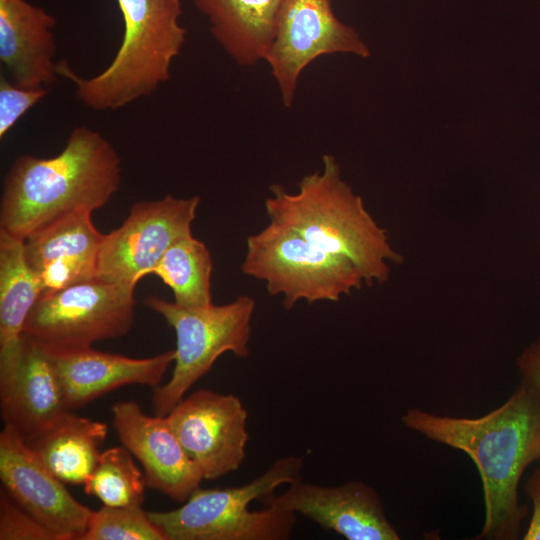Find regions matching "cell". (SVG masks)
Masks as SVG:
<instances>
[{
  "instance_id": "3",
  "label": "cell",
  "mask_w": 540,
  "mask_h": 540,
  "mask_svg": "<svg viewBox=\"0 0 540 540\" xmlns=\"http://www.w3.org/2000/svg\"><path fill=\"white\" fill-rule=\"evenodd\" d=\"M322 169L305 175L295 193L270 186L265 200L270 222L289 227L316 247L350 260L368 283L388 279L389 261L399 255L360 196L342 179L336 159L322 157Z\"/></svg>"
},
{
  "instance_id": "24",
  "label": "cell",
  "mask_w": 540,
  "mask_h": 540,
  "mask_svg": "<svg viewBox=\"0 0 540 540\" xmlns=\"http://www.w3.org/2000/svg\"><path fill=\"white\" fill-rule=\"evenodd\" d=\"M80 540H167V537L141 505H103L92 511Z\"/></svg>"
},
{
  "instance_id": "10",
  "label": "cell",
  "mask_w": 540,
  "mask_h": 540,
  "mask_svg": "<svg viewBox=\"0 0 540 540\" xmlns=\"http://www.w3.org/2000/svg\"><path fill=\"white\" fill-rule=\"evenodd\" d=\"M336 53L367 57L370 51L357 31L336 17L331 0H284L264 61L286 108L294 103L305 68Z\"/></svg>"
},
{
  "instance_id": "9",
  "label": "cell",
  "mask_w": 540,
  "mask_h": 540,
  "mask_svg": "<svg viewBox=\"0 0 540 540\" xmlns=\"http://www.w3.org/2000/svg\"><path fill=\"white\" fill-rule=\"evenodd\" d=\"M199 203V196L166 195L133 204L121 226L104 234L96 278L137 285L175 241L192 234Z\"/></svg>"
},
{
  "instance_id": "17",
  "label": "cell",
  "mask_w": 540,
  "mask_h": 540,
  "mask_svg": "<svg viewBox=\"0 0 540 540\" xmlns=\"http://www.w3.org/2000/svg\"><path fill=\"white\" fill-rule=\"evenodd\" d=\"M0 410L4 426L26 442L69 411L50 353L25 337L15 373L0 386Z\"/></svg>"
},
{
  "instance_id": "26",
  "label": "cell",
  "mask_w": 540,
  "mask_h": 540,
  "mask_svg": "<svg viewBox=\"0 0 540 540\" xmlns=\"http://www.w3.org/2000/svg\"><path fill=\"white\" fill-rule=\"evenodd\" d=\"M47 88H23L1 74L0 77V138L16 125L18 120L48 94Z\"/></svg>"
},
{
  "instance_id": "7",
  "label": "cell",
  "mask_w": 540,
  "mask_h": 540,
  "mask_svg": "<svg viewBox=\"0 0 540 540\" xmlns=\"http://www.w3.org/2000/svg\"><path fill=\"white\" fill-rule=\"evenodd\" d=\"M242 272L265 283L267 292L283 296L290 310L299 300L338 301L364 281L348 259L332 255L295 230L270 222L246 241Z\"/></svg>"
},
{
  "instance_id": "2",
  "label": "cell",
  "mask_w": 540,
  "mask_h": 540,
  "mask_svg": "<svg viewBox=\"0 0 540 540\" xmlns=\"http://www.w3.org/2000/svg\"><path fill=\"white\" fill-rule=\"evenodd\" d=\"M121 181L120 158L99 132L78 126L52 157H17L7 172L0 204V229L25 239L66 212L102 208Z\"/></svg>"
},
{
  "instance_id": "13",
  "label": "cell",
  "mask_w": 540,
  "mask_h": 540,
  "mask_svg": "<svg viewBox=\"0 0 540 540\" xmlns=\"http://www.w3.org/2000/svg\"><path fill=\"white\" fill-rule=\"evenodd\" d=\"M264 502L279 511L300 513L347 540L400 539L376 490L359 480L323 486L299 479Z\"/></svg>"
},
{
  "instance_id": "28",
  "label": "cell",
  "mask_w": 540,
  "mask_h": 540,
  "mask_svg": "<svg viewBox=\"0 0 540 540\" xmlns=\"http://www.w3.org/2000/svg\"><path fill=\"white\" fill-rule=\"evenodd\" d=\"M517 368L522 381L540 392V335L518 357Z\"/></svg>"
},
{
  "instance_id": "21",
  "label": "cell",
  "mask_w": 540,
  "mask_h": 540,
  "mask_svg": "<svg viewBox=\"0 0 540 540\" xmlns=\"http://www.w3.org/2000/svg\"><path fill=\"white\" fill-rule=\"evenodd\" d=\"M107 433L106 423L68 411L41 435L25 442L63 483L84 484L97 464Z\"/></svg>"
},
{
  "instance_id": "16",
  "label": "cell",
  "mask_w": 540,
  "mask_h": 540,
  "mask_svg": "<svg viewBox=\"0 0 540 540\" xmlns=\"http://www.w3.org/2000/svg\"><path fill=\"white\" fill-rule=\"evenodd\" d=\"M50 355L66 406L72 411L121 386L158 387L176 354L168 350L148 358H131L91 346Z\"/></svg>"
},
{
  "instance_id": "18",
  "label": "cell",
  "mask_w": 540,
  "mask_h": 540,
  "mask_svg": "<svg viewBox=\"0 0 540 540\" xmlns=\"http://www.w3.org/2000/svg\"><path fill=\"white\" fill-rule=\"evenodd\" d=\"M55 24L26 0H0V62L17 86L46 88L56 81Z\"/></svg>"
},
{
  "instance_id": "12",
  "label": "cell",
  "mask_w": 540,
  "mask_h": 540,
  "mask_svg": "<svg viewBox=\"0 0 540 540\" xmlns=\"http://www.w3.org/2000/svg\"><path fill=\"white\" fill-rule=\"evenodd\" d=\"M3 489L57 540H80L92 513L77 501L27 443L4 426L0 433Z\"/></svg>"
},
{
  "instance_id": "15",
  "label": "cell",
  "mask_w": 540,
  "mask_h": 540,
  "mask_svg": "<svg viewBox=\"0 0 540 540\" xmlns=\"http://www.w3.org/2000/svg\"><path fill=\"white\" fill-rule=\"evenodd\" d=\"M92 212H66L24 239V257L42 294L96 278L104 234L95 227Z\"/></svg>"
},
{
  "instance_id": "1",
  "label": "cell",
  "mask_w": 540,
  "mask_h": 540,
  "mask_svg": "<svg viewBox=\"0 0 540 540\" xmlns=\"http://www.w3.org/2000/svg\"><path fill=\"white\" fill-rule=\"evenodd\" d=\"M402 424L425 438L465 452L479 472L485 517L477 540H517L528 509L519 484L540 461V392L521 383L499 407L479 417L439 415L414 407Z\"/></svg>"
},
{
  "instance_id": "25",
  "label": "cell",
  "mask_w": 540,
  "mask_h": 540,
  "mask_svg": "<svg viewBox=\"0 0 540 540\" xmlns=\"http://www.w3.org/2000/svg\"><path fill=\"white\" fill-rule=\"evenodd\" d=\"M0 540H57V538L2 488Z\"/></svg>"
},
{
  "instance_id": "5",
  "label": "cell",
  "mask_w": 540,
  "mask_h": 540,
  "mask_svg": "<svg viewBox=\"0 0 540 540\" xmlns=\"http://www.w3.org/2000/svg\"><path fill=\"white\" fill-rule=\"evenodd\" d=\"M303 456L276 460L254 480L237 487L197 488L185 503L170 511L148 512L167 540H284L293 531L296 514L249 504L265 500L280 485L301 479Z\"/></svg>"
},
{
  "instance_id": "27",
  "label": "cell",
  "mask_w": 540,
  "mask_h": 540,
  "mask_svg": "<svg viewBox=\"0 0 540 540\" xmlns=\"http://www.w3.org/2000/svg\"><path fill=\"white\" fill-rule=\"evenodd\" d=\"M523 490L531 501L532 514L522 539L540 540V466L525 480Z\"/></svg>"
},
{
  "instance_id": "6",
  "label": "cell",
  "mask_w": 540,
  "mask_h": 540,
  "mask_svg": "<svg viewBox=\"0 0 540 540\" xmlns=\"http://www.w3.org/2000/svg\"><path fill=\"white\" fill-rule=\"evenodd\" d=\"M144 303L161 315L176 334L172 376L168 382L154 388L156 415H168L222 354L231 352L240 358L249 354L256 304L250 296L242 295L224 305L212 303L200 308H184L156 296L147 297Z\"/></svg>"
},
{
  "instance_id": "4",
  "label": "cell",
  "mask_w": 540,
  "mask_h": 540,
  "mask_svg": "<svg viewBox=\"0 0 540 540\" xmlns=\"http://www.w3.org/2000/svg\"><path fill=\"white\" fill-rule=\"evenodd\" d=\"M124 34L115 57L100 74L82 78L66 60L58 76L75 85L78 100L94 111L120 109L155 92L170 78L172 61L185 43L181 0H117Z\"/></svg>"
},
{
  "instance_id": "8",
  "label": "cell",
  "mask_w": 540,
  "mask_h": 540,
  "mask_svg": "<svg viewBox=\"0 0 540 540\" xmlns=\"http://www.w3.org/2000/svg\"><path fill=\"white\" fill-rule=\"evenodd\" d=\"M135 287L93 278L42 294L29 313L23 337L50 353L120 338L133 327Z\"/></svg>"
},
{
  "instance_id": "14",
  "label": "cell",
  "mask_w": 540,
  "mask_h": 540,
  "mask_svg": "<svg viewBox=\"0 0 540 540\" xmlns=\"http://www.w3.org/2000/svg\"><path fill=\"white\" fill-rule=\"evenodd\" d=\"M112 414L119 440L143 466L147 486L185 502L204 479L167 417L149 416L134 401L114 404Z\"/></svg>"
},
{
  "instance_id": "19",
  "label": "cell",
  "mask_w": 540,
  "mask_h": 540,
  "mask_svg": "<svg viewBox=\"0 0 540 540\" xmlns=\"http://www.w3.org/2000/svg\"><path fill=\"white\" fill-rule=\"evenodd\" d=\"M209 23L213 38L240 66L264 60L284 0H191Z\"/></svg>"
},
{
  "instance_id": "20",
  "label": "cell",
  "mask_w": 540,
  "mask_h": 540,
  "mask_svg": "<svg viewBox=\"0 0 540 540\" xmlns=\"http://www.w3.org/2000/svg\"><path fill=\"white\" fill-rule=\"evenodd\" d=\"M41 294L24 257V240L0 229V386L15 373L24 327Z\"/></svg>"
},
{
  "instance_id": "22",
  "label": "cell",
  "mask_w": 540,
  "mask_h": 540,
  "mask_svg": "<svg viewBox=\"0 0 540 540\" xmlns=\"http://www.w3.org/2000/svg\"><path fill=\"white\" fill-rule=\"evenodd\" d=\"M212 271L213 260L207 246L189 234L167 249L152 274L172 290L177 305L200 308L212 304Z\"/></svg>"
},
{
  "instance_id": "11",
  "label": "cell",
  "mask_w": 540,
  "mask_h": 540,
  "mask_svg": "<svg viewBox=\"0 0 540 540\" xmlns=\"http://www.w3.org/2000/svg\"><path fill=\"white\" fill-rule=\"evenodd\" d=\"M166 417L203 479H217L242 465L249 434L248 412L239 397L200 389Z\"/></svg>"
},
{
  "instance_id": "23",
  "label": "cell",
  "mask_w": 540,
  "mask_h": 540,
  "mask_svg": "<svg viewBox=\"0 0 540 540\" xmlns=\"http://www.w3.org/2000/svg\"><path fill=\"white\" fill-rule=\"evenodd\" d=\"M146 477L134 464L126 447H112L100 453L97 464L84 483L87 495L106 506L142 505Z\"/></svg>"
}]
</instances>
